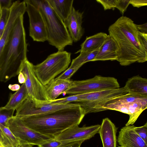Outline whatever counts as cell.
<instances>
[{
    "instance_id": "1",
    "label": "cell",
    "mask_w": 147,
    "mask_h": 147,
    "mask_svg": "<svg viewBox=\"0 0 147 147\" xmlns=\"http://www.w3.org/2000/svg\"><path fill=\"white\" fill-rule=\"evenodd\" d=\"M108 31L119 47L117 61L121 65L147 61V34L139 31L131 19L121 17L110 26Z\"/></svg>"
},
{
    "instance_id": "2",
    "label": "cell",
    "mask_w": 147,
    "mask_h": 147,
    "mask_svg": "<svg viewBox=\"0 0 147 147\" xmlns=\"http://www.w3.org/2000/svg\"><path fill=\"white\" fill-rule=\"evenodd\" d=\"M85 115L80 106L78 105L48 113L18 117L30 129L54 138L68 128L78 125Z\"/></svg>"
},
{
    "instance_id": "3",
    "label": "cell",
    "mask_w": 147,
    "mask_h": 147,
    "mask_svg": "<svg viewBox=\"0 0 147 147\" xmlns=\"http://www.w3.org/2000/svg\"><path fill=\"white\" fill-rule=\"evenodd\" d=\"M23 16L17 20L1 53L0 82H6L18 75L27 59Z\"/></svg>"
},
{
    "instance_id": "4",
    "label": "cell",
    "mask_w": 147,
    "mask_h": 147,
    "mask_svg": "<svg viewBox=\"0 0 147 147\" xmlns=\"http://www.w3.org/2000/svg\"><path fill=\"white\" fill-rule=\"evenodd\" d=\"M36 7L44 21L49 44L55 47L58 51H63L73 42L64 23L50 5L47 0H28Z\"/></svg>"
},
{
    "instance_id": "5",
    "label": "cell",
    "mask_w": 147,
    "mask_h": 147,
    "mask_svg": "<svg viewBox=\"0 0 147 147\" xmlns=\"http://www.w3.org/2000/svg\"><path fill=\"white\" fill-rule=\"evenodd\" d=\"M71 53L66 51H58L51 54L43 62L33 65L35 75L45 86L68 68L70 63Z\"/></svg>"
},
{
    "instance_id": "6",
    "label": "cell",
    "mask_w": 147,
    "mask_h": 147,
    "mask_svg": "<svg viewBox=\"0 0 147 147\" xmlns=\"http://www.w3.org/2000/svg\"><path fill=\"white\" fill-rule=\"evenodd\" d=\"M128 93L124 86L118 88L80 94V101L78 102L86 115L100 111L102 108L108 101Z\"/></svg>"
},
{
    "instance_id": "7",
    "label": "cell",
    "mask_w": 147,
    "mask_h": 147,
    "mask_svg": "<svg viewBox=\"0 0 147 147\" xmlns=\"http://www.w3.org/2000/svg\"><path fill=\"white\" fill-rule=\"evenodd\" d=\"M74 86L67 90L65 94L71 95L99 90L120 88L117 79L113 77L96 75L93 78L82 80L74 81Z\"/></svg>"
},
{
    "instance_id": "8",
    "label": "cell",
    "mask_w": 147,
    "mask_h": 147,
    "mask_svg": "<svg viewBox=\"0 0 147 147\" xmlns=\"http://www.w3.org/2000/svg\"><path fill=\"white\" fill-rule=\"evenodd\" d=\"M5 126L8 127L13 135L19 140L20 144L28 143L39 146L54 138L30 129L19 117L16 116L8 118L5 123Z\"/></svg>"
},
{
    "instance_id": "9",
    "label": "cell",
    "mask_w": 147,
    "mask_h": 147,
    "mask_svg": "<svg viewBox=\"0 0 147 147\" xmlns=\"http://www.w3.org/2000/svg\"><path fill=\"white\" fill-rule=\"evenodd\" d=\"M80 105L77 102L67 104H42L29 96L16 109L15 116L21 117L53 112L61 109Z\"/></svg>"
},
{
    "instance_id": "10",
    "label": "cell",
    "mask_w": 147,
    "mask_h": 147,
    "mask_svg": "<svg viewBox=\"0 0 147 147\" xmlns=\"http://www.w3.org/2000/svg\"><path fill=\"white\" fill-rule=\"evenodd\" d=\"M33 65L27 59L24 62L20 71L25 78L24 83L28 96L34 100L47 101L45 86L35 75L33 70Z\"/></svg>"
},
{
    "instance_id": "11",
    "label": "cell",
    "mask_w": 147,
    "mask_h": 147,
    "mask_svg": "<svg viewBox=\"0 0 147 147\" xmlns=\"http://www.w3.org/2000/svg\"><path fill=\"white\" fill-rule=\"evenodd\" d=\"M26 3V11L29 21V35L34 41L44 42L47 40V34L45 23L38 9L29 2Z\"/></svg>"
},
{
    "instance_id": "12",
    "label": "cell",
    "mask_w": 147,
    "mask_h": 147,
    "mask_svg": "<svg viewBox=\"0 0 147 147\" xmlns=\"http://www.w3.org/2000/svg\"><path fill=\"white\" fill-rule=\"evenodd\" d=\"M100 125H95L79 127L78 125L71 127L54 137L56 139L70 142L84 141L89 140L98 133Z\"/></svg>"
},
{
    "instance_id": "13",
    "label": "cell",
    "mask_w": 147,
    "mask_h": 147,
    "mask_svg": "<svg viewBox=\"0 0 147 147\" xmlns=\"http://www.w3.org/2000/svg\"><path fill=\"white\" fill-rule=\"evenodd\" d=\"M26 11V5L24 1L13 2L10 8V13L8 22L4 32L0 39V55L18 19L24 15Z\"/></svg>"
},
{
    "instance_id": "14",
    "label": "cell",
    "mask_w": 147,
    "mask_h": 147,
    "mask_svg": "<svg viewBox=\"0 0 147 147\" xmlns=\"http://www.w3.org/2000/svg\"><path fill=\"white\" fill-rule=\"evenodd\" d=\"M133 125L122 128L117 137V141L123 147H147V143L136 133Z\"/></svg>"
},
{
    "instance_id": "15",
    "label": "cell",
    "mask_w": 147,
    "mask_h": 147,
    "mask_svg": "<svg viewBox=\"0 0 147 147\" xmlns=\"http://www.w3.org/2000/svg\"><path fill=\"white\" fill-rule=\"evenodd\" d=\"M83 13L73 7L70 14L64 22L73 42L79 40L84 34L82 27Z\"/></svg>"
},
{
    "instance_id": "16",
    "label": "cell",
    "mask_w": 147,
    "mask_h": 147,
    "mask_svg": "<svg viewBox=\"0 0 147 147\" xmlns=\"http://www.w3.org/2000/svg\"><path fill=\"white\" fill-rule=\"evenodd\" d=\"M75 85L74 81L54 79L45 86L47 101L55 100Z\"/></svg>"
},
{
    "instance_id": "17",
    "label": "cell",
    "mask_w": 147,
    "mask_h": 147,
    "mask_svg": "<svg viewBox=\"0 0 147 147\" xmlns=\"http://www.w3.org/2000/svg\"><path fill=\"white\" fill-rule=\"evenodd\" d=\"M117 130L115 124L109 118L103 119L98 133L103 147H116Z\"/></svg>"
},
{
    "instance_id": "18",
    "label": "cell",
    "mask_w": 147,
    "mask_h": 147,
    "mask_svg": "<svg viewBox=\"0 0 147 147\" xmlns=\"http://www.w3.org/2000/svg\"><path fill=\"white\" fill-rule=\"evenodd\" d=\"M119 51L118 46L115 40L108 35L93 61L117 60Z\"/></svg>"
},
{
    "instance_id": "19",
    "label": "cell",
    "mask_w": 147,
    "mask_h": 147,
    "mask_svg": "<svg viewBox=\"0 0 147 147\" xmlns=\"http://www.w3.org/2000/svg\"><path fill=\"white\" fill-rule=\"evenodd\" d=\"M125 86L130 93L147 96V79L139 76L129 79Z\"/></svg>"
},
{
    "instance_id": "20",
    "label": "cell",
    "mask_w": 147,
    "mask_h": 147,
    "mask_svg": "<svg viewBox=\"0 0 147 147\" xmlns=\"http://www.w3.org/2000/svg\"><path fill=\"white\" fill-rule=\"evenodd\" d=\"M108 35L100 32L93 36L87 37L85 40L81 44V49L76 53L89 52L94 51L99 48Z\"/></svg>"
},
{
    "instance_id": "21",
    "label": "cell",
    "mask_w": 147,
    "mask_h": 147,
    "mask_svg": "<svg viewBox=\"0 0 147 147\" xmlns=\"http://www.w3.org/2000/svg\"><path fill=\"white\" fill-rule=\"evenodd\" d=\"M50 5L65 22L70 14L73 6V0H47Z\"/></svg>"
},
{
    "instance_id": "22",
    "label": "cell",
    "mask_w": 147,
    "mask_h": 147,
    "mask_svg": "<svg viewBox=\"0 0 147 147\" xmlns=\"http://www.w3.org/2000/svg\"><path fill=\"white\" fill-rule=\"evenodd\" d=\"M28 96L25 83L23 84L18 90L11 95L7 104L2 108L7 110H16Z\"/></svg>"
},
{
    "instance_id": "23",
    "label": "cell",
    "mask_w": 147,
    "mask_h": 147,
    "mask_svg": "<svg viewBox=\"0 0 147 147\" xmlns=\"http://www.w3.org/2000/svg\"><path fill=\"white\" fill-rule=\"evenodd\" d=\"M147 108V98L131 103L129 108V119L125 126L133 125Z\"/></svg>"
},
{
    "instance_id": "24",
    "label": "cell",
    "mask_w": 147,
    "mask_h": 147,
    "mask_svg": "<svg viewBox=\"0 0 147 147\" xmlns=\"http://www.w3.org/2000/svg\"><path fill=\"white\" fill-rule=\"evenodd\" d=\"M99 48L92 52L80 53L78 56L72 60L69 67H81L85 63L93 61L97 54Z\"/></svg>"
},
{
    "instance_id": "25",
    "label": "cell",
    "mask_w": 147,
    "mask_h": 147,
    "mask_svg": "<svg viewBox=\"0 0 147 147\" xmlns=\"http://www.w3.org/2000/svg\"><path fill=\"white\" fill-rule=\"evenodd\" d=\"M10 13V8L1 9L0 17V39L7 24Z\"/></svg>"
},
{
    "instance_id": "26",
    "label": "cell",
    "mask_w": 147,
    "mask_h": 147,
    "mask_svg": "<svg viewBox=\"0 0 147 147\" xmlns=\"http://www.w3.org/2000/svg\"><path fill=\"white\" fill-rule=\"evenodd\" d=\"M70 142L68 141L58 140L54 138L38 146L39 147H60Z\"/></svg>"
},
{
    "instance_id": "27",
    "label": "cell",
    "mask_w": 147,
    "mask_h": 147,
    "mask_svg": "<svg viewBox=\"0 0 147 147\" xmlns=\"http://www.w3.org/2000/svg\"><path fill=\"white\" fill-rule=\"evenodd\" d=\"M80 67H77L71 68L69 67L66 69L61 75L55 79L65 80H70L72 75Z\"/></svg>"
},
{
    "instance_id": "28",
    "label": "cell",
    "mask_w": 147,
    "mask_h": 147,
    "mask_svg": "<svg viewBox=\"0 0 147 147\" xmlns=\"http://www.w3.org/2000/svg\"><path fill=\"white\" fill-rule=\"evenodd\" d=\"M134 128L136 133L147 143V123L142 126H134Z\"/></svg>"
},
{
    "instance_id": "29",
    "label": "cell",
    "mask_w": 147,
    "mask_h": 147,
    "mask_svg": "<svg viewBox=\"0 0 147 147\" xmlns=\"http://www.w3.org/2000/svg\"><path fill=\"white\" fill-rule=\"evenodd\" d=\"M96 1L102 5L105 10L114 9L117 3V0H96Z\"/></svg>"
},
{
    "instance_id": "30",
    "label": "cell",
    "mask_w": 147,
    "mask_h": 147,
    "mask_svg": "<svg viewBox=\"0 0 147 147\" xmlns=\"http://www.w3.org/2000/svg\"><path fill=\"white\" fill-rule=\"evenodd\" d=\"M130 0H117L115 8H117L123 14L130 4Z\"/></svg>"
},
{
    "instance_id": "31",
    "label": "cell",
    "mask_w": 147,
    "mask_h": 147,
    "mask_svg": "<svg viewBox=\"0 0 147 147\" xmlns=\"http://www.w3.org/2000/svg\"><path fill=\"white\" fill-rule=\"evenodd\" d=\"M130 4L133 7L139 8L146 5L147 1L145 0H130Z\"/></svg>"
},
{
    "instance_id": "32",
    "label": "cell",
    "mask_w": 147,
    "mask_h": 147,
    "mask_svg": "<svg viewBox=\"0 0 147 147\" xmlns=\"http://www.w3.org/2000/svg\"><path fill=\"white\" fill-rule=\"evenodd\" d=\"M13 3L11 0H0V5L1 9H10Z\"/></svg>"
},
{
    "instance_id": "33",
    "label": "cell",
    "mask_w": 147,
    "mask_h": 147,
    "mask_svg": "<svg viewBox=\"0 0 147 147\" xmlns=\"http://www.w3.org/2000/svg\"><path fill=\"white\" fill-rule=\"evenodd\" d=\"M83 141H78L69 143L60 147H80Z\"/></svg>"
},
{
    "instance_id": "34",
    "label": "cell",
    "mask_w": 147,
    "mask_h": 147,
    "mask_svg": "<svg viewBox=\"0 0 147 147\" xmlns=\"http://www.w3.org/2000/svg\"><path fill=\"white\" fill-rule=\"evenodd\" d=\"M147 24L146 23L142 25H137L136 26L138 30L141 32L147 34Z\"/></svg>"
},
{
    "instance_id": "35",
    "label": "cell",
    "mask_w": 147,
    "mask_h": 147,
    "mask_svg": "<svg viewBox=\"0 0 147 147\" xmlns=\"http://www.w3.org/2000/svg\"><path fill=\"white\" fill-rule=\"evenodd\" d=\"M20 86L18 84H10L8 86L9 88L12 91H17L20 89Z\"/></svg>"
},
{
    "instance_id": "36",
    "label": "cell",
    "mask_w": 147,
    "mask_h": 147,
    "mask_svg": "<svg viewBox=\"0 0 147 147\" xmlns=\"http://www.w3.org/2000/svg\"><path fill=\"white\" fill-rule=\"evenodd\" d=\"M18 79L19 82L21 84L24 83L25 82V78L23 74L20 72L18 74Z\"/></svg>"
},
{
    "instance_id": "37",
    "label": "cell",
    "mask_w": 147,
    "mask_h": 147,
    "mask_svg": "<svg viewBox=\"0 0 147 147\" xmlns=\"http://www.w3.org/2000/svg\"><path fill=\"white\" fill-rule=\"evenodd\" d=\"M32 145L28 143L20 144L18 147H32Z\"/></svg>"
},
{
    "instance_id": "38",
    "label": "cell",
    "mask_w": 147,
    "mask_h": 147,
    "mask_svg": "<svg viewBox=\"0 0 147 147\" xmlns=\"http://www.w3.org/2000/svg\"><path fill=\"white\" fill-rule=\"evenodd\" d=\"M1 7L0 6V16H1Z\"/></svg>"
},
{
    "instance_id": "39",
    "label": "cell",
    "mask_w": 147,
    "mask_h": 147,
    "mask_svg": "<svg viewBox=\"0 0 147 147\" xmlns=\"http://www.w3.org/2000/svg\"><path fill=\"white\" fill-rule=\"evenodd\" d=\"M118 147H123L121 146H118Z\"/></svg>"
},
{
    "instance_id": "40",
    "label": "cell",
    "mask_w": 147,
    "mask_h": 147,
    "mask_svg": "<svg viewBox=\"0 0 147 147\" xmlns=\"http://www.w3.org/2000/svg\"><path fill=\"white\" fill-rule=\"evenodd\" d=\"M1 107H0V111L1 110Z\"/></svg>"
},
{
    "instance_id": "41",
    "label": "cell",
    "mask_w": 147,
    "mask_h": 147,
    "mask_svg": "<svg viewBox=\"0 0 147 147\" xmlns=\"http://www.w3.org/2000/svg\"><path fill=\"white\" fill-rule=\"evenodd\" d=\"M38 147H39L38 146Z\"/></svg>"
}]
</instances>
